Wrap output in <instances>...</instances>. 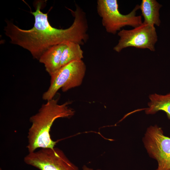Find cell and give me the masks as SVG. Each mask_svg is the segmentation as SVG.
<instances>
[{
	"instance_id": "4",
	"label": "cell",
	"mask_w": 170,
	"mask_h": 170,
	"mask_svg": "<svg viewBox=\"0 0 170 170\" xmlns=\"http://www.w3.org/2000/svg\"><path fill=\"white\" fill-rule=\"evenodd\" d=\"M86 70V65L82 60L72 62L61 67L50 76V86L42 94V99L47 101L52 99L60 89L65 92L80 86Z\"/></svg>"
},
{
	"instance_id": "3",
	"label": "cell",
	"mask_w": 170,
	"mask_h": 170,
	"mask_svg": "<svg viewBox=\"0 0 170 170\" xmlns=\"http://www.w3.org/2000/svg\"><path fill=\"white\" fill-rule=\"evenodd\" d=\"M118 6L117 0L97 1V12L107 32L115 34L123 27L130 26L135 28L143 24L141 16L136 15L137 11L140 9L139 5H136L127 14L121 13Z\"/></svg>"
},
{
	"instance_id": "9",
	"label": "cell",
	"mask_w": 170,
	"mask_h": 170,
	"mask_svg": "<svg viewBox=\"0 0 170 170\" xmlns=\"http://www.w3.org/2000/svg\"><path fill=\"white\" fill-rule=\"evenodd\" d=\"M162 7V5L156 0H142L140 9L144 18L143 23L159 26L161 23L159 10Z\"/></svg>"
},
{
	"instance_id": "1",
	"label": "cell",
	"mask_w": 170,
	"mask_h": 170,
	"mask_svg": "<svg viewBox=\"0 0 170 170\" xmlns=\"http://www.w3.org/2000/svg\"><path fill=\"white\" fill-rule=\"evenodd\" d=\"M42 1H37L35 11L31 12L35 18L34 26L31 29H21L12 22L6 20L4 31L10 42L29 51L34 59L40 57L51 47L70 42L80 45L84 44L88 39V25L85 13L77 5L76 9H70L74 17L73 23L68 28L57 29L52 26L48 19V14L41 10Z\"/></svg>"
},
{
	"instance_id": "7",
	"label": "cell",
	"mask_w": 170,
	"mask_h": 170,
	"mask_svg": "<svg viewBox=\"0 0 170 170\" xmlns=\"http://www.w3.org/2000/svg\"><path fill=\"white\" fill-rule=\"evenodd\" d=\"M144 142L149 155L157 161L156 170H170V138L160 128L151 126L146 131Z\"/></svg>"
},
{
	"instance_id": "5",
	"label": "cell",
	"mask_w": 170,
	"mask_h": 170,
	"mask_svg": "<svg viewBox=\"0 0 170 170\" xmlns=\"http://www.w3.org/2000/svg\"><path fill=\"white\" fill-rule=\"evenodd\" d=\"M118 35L119 39L113 48V50L117 52L129 47L155 51V45L158 37L154 26L143 23L132 30H121L118 33Z\"/></svg>"
},
{
	"instance_id": "8",
	"label": "cell",
	"mask_w": 170,
	"mask_h": 170,
	"mask_svg": "<svg viewBox=\"0 0 170 170\" xmlns=\"http://www.w3.org/2000/svg\"><path fill=\"white\" fill-rule=\"evenodd\" d=\"M54 45L44 52L38 60L44 64L46 71L50 76L56 72L61 67V60L63 51L66 43Z\"/></svg>"
},
{
	"instance_id": "6",
	"label": "cell",
	"mask_w": 170,
	"mask_h": 170,
	"mask_svg": "<svg viewBox=\"0 0 170 170\" xmlns=\"http://www.w3.org/2000/svg\"><path fill=\"white\" fill-rule=\"evenodd\" d=\"M24 161L40 170H78L61 150L55 147L42 148L29 152Z\"/></svg>"
},
{
	"instance_id": "2",
	"label": "cell",
	"mask_w": 170,
	"mask_h": 170,
	"mask_svg": "<svg viewBox=\"0 0 170 170\" xmlns=\"http://www.w3.org/2000/svg\"><path fill=\"white\" fill-rule=\"evenodd\" d=\"M58 99H53L42 105L38 112L30 118L31 125L27 134L26 147L29 152L38 148H54L57 141L50 136V129L54 121L60 118H69L75 113L69 106L70 101L59 104Z\"/></svg>"
},
{
	"instance_id": "12",
	"label": "cell",
	"mask_w": 170,
	"mask_h": 170,
	"mask_svg": "<svg viewBox=\"0 0 170 170\" xmlns=\"http://www.w3.org/2000/svg\"><path fill=\"white\" fill-rule=\"evenodd\" d=\"M84 170H91V169H89L88 168H84Z\"/></svg>"
},
{
	"instance_id": "10",
	"label": "cell",
	"mask_w": 170,
	"mask_h": 170,
	"mask_svg": "<svg viewBox=\"0 0 170 170\" xmlns=\"http://www.w3.org/2000/svg\"><path fill=\"white\" fill-rule=\"evenodd\" d=\"M149 107L145 110L147 114H153L162 110L166 113L170 119V93L165 95L155 94L149 96Z\"/></svg>"
},
{
	"instance_id": "11",
	"label": "cell",
	"mask_w": 170,
	"mask_h": 170,
	"mask_svg": "<svg viewBox=\"0 0 170 170\" xmlns=\"http://www.w3.org/2000/svg\"><path fill=\"white\" fill-rule=\"evenodd\" d=\"M80 45L78 43L72 42L66 43L62 54L61 67L72 62L82 60L83 52Z\"/></svg>"
}]
</instances>
